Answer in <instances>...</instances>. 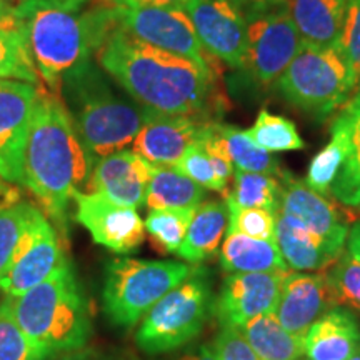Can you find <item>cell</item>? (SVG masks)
Here are the masks:
<instances>
[{
    "label": "cell",
    "mask_w": 360,
    "mask_h": 360,
    "mask_svg": "<svg viewBox=\"0 0 360 360\" xmlns=\"http://www.w3.org/2000/svg\"><path fill=\"white\" fill-rule=\"evenodd\" d=\"M98 65L143 109L205 119L214 109V70L112 30L97 52Z\"/></svg>",
    "instance_id": "obj_1"
},
{
    "label": "cell",
    "mask_w": 360,
    "mask_h": 360,
    "mask_svg": "<svg viewBox=\"0 0 360 360\" xmlns=\"http://www.w3.org/2000/svg\"><path fill=\"white\" fill-rule=\"evenodd\" d=\"M13 17L39 75L56 96L117 29L110 0H20Z\"/></svg>",
    "instance_id": "obj_2"
},
{
    "label": "cell",
    "mask_w": 360,
    "mask_h": 360,
    "mask_svg": "<svg viewBox=\"0 0 360 360\" xmlns=\"http://www.w3.org/2000/svg\"><path fill=\"white\" fill-rule=\"evenodd\" d=\"M90 174L92 167L64 101L39 90L25 143L24 187L56 229H65L69 202L87 186Z\"/></svg>",
    "instance_id": "obj_3"
},
{
    "label": "cell",
    "mask_w": 360,
    "mask_h": 360,
    "mask_svg": "<svg viewBox=\"0 0 360 360\" xmlns=\"http://www.w3.org/2000/svg\"><path fill=\"white\" fill-rule=\"evenodd\" d=\"M60 94L92 169L103 157L134 143L150 112L117 96L92 62L67 75Z\"/></svg>",
    "instance_id": "obj_4"
},
{
    "label": "cell",
    "mask_w": 360,
    "mask_h": 360,
    "mask_svg": "<svg viewBox=\"0 0 360 360\" xmlns=\"http://www.w3.org/2000/svg\"><path fill=\"white\" fill-rule=\"evenodd\" d=\"M4 304L49 357L87 347L92 319L69 260L25 294L6 297Z\"/></svg>",
    "instance_id": "obj_5"
},
{
    "label": "cell",
    "mask_w": 360,
    "mask_h": 360,
    "mask_svg": "<svg viewBox=\"0 0 360 360\" xmlns=\"http://www.w3.org/2000/svg\"><path fill=\"white\" fill-rule=\"evenodd\" d=\"M193 269L191 264L175 260H110L103 281V312L114 326L132 327L162 297L191 277Z\"/></svg>",
    "instance_id": "obj_6"
},
{
    "label": "cell",
    "mask_w": 360,
    "mask_h": 360,
    "mask_svg": "<svg viewBox=\"0 0 360 360\" xmlns=\"http://www.w3.org/2000/svg\"><path fill=\"white\" fill-rule=\"evenodd\" d=\"M214 312L209 272L195 267L143 315L135 342L146 354H165L191 344Z\"/></svg>",
    "instance_id": "obj_7"
},
{
    "label": "cell",
    "mask_w": 360,
    "mask_h": 360,
    "mask_svg": "<svg viewBox=\"0 0 360 360\" xmlns=\"http://www.w3.org/2000/svg\"><path fill=\"white\" fill-rule=\"evenodd\" d=\"M278 94L319 119L347 103L355 87L350 70L337 45L317 47L304 44L289 67L276 80Z\"/></svg>",
    "instance_id": "obj_8"
},
{
    "label": "cell",
    "mask_w": 360,
    "mask_h": 360,
    "mask_svg": "<svg viewBox=\"0 0 360 360\" xmlns=\"http://www.w3.org/2000/svg\"><path fill=\"white\" fill-rule=\"evenodd\" d=\"M245 19V69L250 72L255 82L262 85L276 84L304 45L287 4L254 12Z\"/></svg>",
    "instance_id": "obj_9"
},
{
    "label": "cell",
    "mask_w": 360,
    "mask_h": 360,
    "mask_svg": "<svg viewBox=\"0 0 360 360\" xmlns=\"http://www.w3.org/2000/svg\"><path fill=\"white\" fill-rule=\"evenodd\" d=\"M117 27L143 44L209 65L191 17L179 6L117 7Z\"/></svg>",
    "instance_id": "obj_10"
},
{
    "label": "cell",
    "mask_w": 360,
    "mask_h": 360,
    "mask_svg": "<svg viewBox=\"0 0 360 360\" xmlns=\"http://www.w3.org/2000/svg\"><path fill=\"white\" fill-rule=\"evenodd\" d=\"M67 262L57 229L37 209L22 237L7 274L0 278V292L6 297L25 294Z\"/></svg>",
    "instance_id": "obj_11"
},
{
    "label": "cell",
    "mask_w": 360,
    "mask_h": 360,
    "mask_svg": "<svg viewBox=\"0 0 360 360\" xmlns=\"http://www.w3.org/2000/svg\"><path fill=\"white\" fill-rule=\"evenodd\" d=\"M182 7L210 57L232 69H245L247 19L232 0H188Z\"/></svg>",
    "instance_id": "obj_12"
},
{
    "label": "cell",
    "mask_w": 360,
    "mask_h": 360,
    "mask_svg": "<svg viewBox=\"0 0 360 360\" xmlns=\"http://www.w3.org/2000/svg\"><path fill=\"white\" fill-rule=\"evenodd\" d=\"M75 220L98 245L115 254H129L146 237V224L137 209L124 207L98 192H77L74 195Z\"/></svg>",
    "instance_id": "obj_13"
},
{
    "label": "cell",
    "mask_w": 360,
    "mask_h": 360,
    "mask_svg": "<svg viewBox=\"0 0 360 360\" xmlns=\"http://www.w3.org/2000/svg\"><path fill=\"white\" fill-rule=\"evenodd\" d=\"M37 85L0 79V177L24 186V154Z\"/></svg>",
    "instance_id": "obj_14"
},
{
    "label": "cell",
    "mask_w": 360,
    "mask_h": 360,
    "mask_svg": "<svg viewBox=\"0 0 360 360\" xmlns=\"http://www.w3.org/2000/svg\"><path fill=\"white\" fill-rule=\"evenodd\" d=\"M287 272L231 274L214 299V315L220 327L242 328L259 315L276 312Z\"/></svg>",
    "instance_id": "obj_15"
},
{
    "label": "cell",
    "mask_w": 360,
    "mask_h": 360,
    "mask_svg": "<svg viewBox=\"0 0 360 360\" xmlns=\"http://www.w3.org/2000/svg\"><path fill=\"white\" fill-rule=\"evenodd\" d=\"M334 305L327 274L289 272L282 282L274 315L287 332L305 337L309 328Z\"/></svg>",
    "instance_id": "obj_16"
},
{
    "label": "cell",
    "mask_w": 360,
    "mask_h": 360,
    "mask_svg": "<svg viewBox=\"0 0 360 360\" xmlns=\"http://www.w3.org/2000/svg\"><path fill=\"white\" fill-rule=\"evenodd\" d=\"M278 212L300 220L332 252L337 255L344 254L349 227L340 219V214L326 197L314 192L307 184L294 179L289 172L282 177Z\"/></svg>",
    "instance_id": "obj_17"
},
{
    "label": "cell",
    "mask_w": 360,
    "mask_h": 360,
    "mask_svg": "<svg viewBox=\"0 0 360 360\" xmlns=\"http://www.w3.org/2000/svg\"><path fill=\"white\" fill-rule=\"evenodd\" d=\"M205 122L209 120L150 110L135 137L134 150L159 167H175L182 155L199 141Z\"/></svg>",
    "instance_id": "obj_18"
},
{
    "label": "cell",
    "mask_w": 360,
    "mask_h": 360,
    "mask_svg": "<svg viewBox=\"0 0 360 360\" xmlns=\"http://www.w3.org/2000/svg\"><path fill=\"white\" fill-rule=\"evenodd\" d=\"M155 165L135 150H120L103 157L90 174V192H98L114 204L139 209L146 204L148 182Z\"/></svg>",
    "instance_id": "obj_19"
},
{
    "label": "cell",
    "mask_w": 360,
    "mask_h": 360,
    "mask_svg": "<svg viewBox=\"0 0 360 360\" xmlns=\"http://www.w3.org/2000/svg\"><path fill=\"white\" fill-rule=\"evenodd\" d=\"M360 352V327L349 310L334 307L304 337L307 360H349Z\"/></svg>",
    "instance_id": "obj_20"
},
{
    "label": "cell",
    "mask_w": 360,
    "mask_h": 360,
    "mask_svg": "<svg viewBox=\"0 0 360 360\" xmlns=\"http://www.w3.org/2000/svg\"><path fill=\"white\" fill-rule=\"evenodd\" d=\"M354 92L332 124V130L344 137L347 152L330 193L349 207L360 205V82Z\"/></svg>",
    "instance_id": "obj_21"
},
{
    "label": "cell",
    "mask_w": 360,
    "mask_h": 360,
    "mask_svg": "<svg viewBox=\"0 0 360 360\" xmlns=\"http://www.w3.org/2000/svg\"><path fill=\"white\" fill-rule=\"evenodd\" d=\"M276 242L287 267L294 270H322L340 259L300 220L282 212L276 217Z\"/></svg>",
    "instance_id": "obj_22"
},
{
    "label": "cell",
    "mask_w": 360,
    "mask_h": 360,
    "mask_svg": "<svg viewBox=\"0 0 360 360\" xmlns=\"http://www.w3.org/2000/svg\"><path fill=\"white\" fill-rule=\"evenodd\" d=\"M347 0H287V8L304 44L337 45Z\"/></svg>",
    "instance_id": "obj_23"
},
{
    "label": "cell",
    "mask_w": 360,
    "mask_h": 360,
    "mask_svg": "<svg viewBox=\"0 0 360 360\" xmlns=\"http://www.w3.org/2000/svg\"><path fill=\"white\" fill-rule=\"evenodd\" d=\"M225 231H229L227 202H202L193 212L186 240L175 254L191 265L205 262L215 255Z\"/></svg>",
    "instance_id": "obj_24"
},
{
    "label": "cell",
    "mask_w": 360,
    "mask_h": 360,
    "mask_svg": "<svg viewBox=\"0 0 360 360\" xmlns=\"http://www.w3.org/2000/svg\"><path fill=\"white\" fill-rule=\"evenodd\" d=\"M220 267L227 274L287 272L277 242L229 232L220 249Z\"/></svg>",
    "instance_id": "obj_25"
},
{
    "label": "cell",
    "mask_w": 360,
    "mask_h": 360,
    "mask_svg": "<svg viewBox=\"0 0 360 360\" xmlns=\"http://www.w3.org/2000/svg\"><path fill=\"white\" fill-rule=\"evenodd\" d=\"M240 332L262 360H300L304 357V337L287 332L274 314L252 319Z\"/></svg>",
    "instance_id": "obj_26"
},
{
    "label": "cell",
    "mask_w": 360,
    "mask_h": 360,
    "mask_svg": "<svg viewBox=\"0 0 360 360\" xmlns=\"http://www.w3.org/2000/svg\"><path fill=\"white\" fill-rule=\"evenodd\" d=\"M205 195L204 187L175 167L155 165L154 175L147 187L146 205L148 210L197 209L205 200Z\"/></svg>",
    "instance_id": "obj_27"
},
{
    "label": "cell",
    "mask_w": 360,
    "mask_h": 360,
    "mask_svg": "<svg viewBox=\"0 0 360 360\" xmlns=\"http://www.w3.org/2000/svg\"><path fill=\"white\" fill-rule=\"evenodd\" d=\"M214 129L225 154L229 155L236 169L245 170V172L276 175V177H283L287 174L285 170H282L276 157H272L270 152L260 148L252 141L247 130L220 122H214Z\"/></svg>",
    "instance_id": "obj_28"
},
{
    "label": "cell",
    "mask_w": 360,
    "mask_h": 360,
    "mask_svg": "<svg viewBox=\"0 0 360 360\" xmlns=\"http://www.w3.org/2000/svg\"><path fill=\"white\" fill-rule=\"evenodd\" d=\"M225 200L242 209H264L277 214L281 209V184L272 175L233 170V188Z\"/></svg>",
    "instance_id": "obj_29"
},
{
    "label": "cell",
    "mask_w": 360,
    "mask_h": 360,
    "mask_svg": "<svg viewBox=\"0 0 360 360\" xmlns=\"http://www.w3.org/2000/svg\"><path fill=\"white\" fill-rule=\"evenodd\" d=\"M0 79L39 85L37 67L30 57L15 17L13 20L0 22Z\"/></svg>",
    "instance_id": "obj_30"
},
{
    "label": "cell",
    "mask_w": 360,
    "mask_h": 360,
    "mask_svg": "<svg viewBox=\"0 0 360 360\" xmlns=\"http://www.w3.org/2000/svg\"><path fill=\"white\" fill-rule=\"evenodd\" d=\"M250 139L260 148L272 152L302 150L305 142L299 135L295 124L282 115L270 114L269 110H260L255 124L247 130Z\"/></svg>",
    "instance_id": "obj_31"
},
{
    "label": "cell",
    "mask_w": 360,
    "mask_h": 360,
    "mask_svg": "<svg viewBox=\"0 0 360 360\" xmlns=\"http://www.w3.org/2000/svg\"><path fill=\"white\" fill-rule=\"evenodd\" d=\"M195 209L150 210L146 219V232L165 254L177 252L186 240Z\"/></svg>",
    "instance_id": "obj_32"
},
{
    "label": "cell",
    "mask_w": 360,
    "mask_h": 360,
    "mask_svg": "<svg viewBox=\"0 0 360 360\" xmlns=\"http://www.w3.org/2000/svg\"><path fill=\"white\" fill-rule=\"evenodd\" d=\"M35 210L37 207L22 200L0 209V278L6 276L11 267L13 255L19 249Z\"/></svg>",
    "instance_id": "obj_33"
},
{
    "label": "cell",
    "mask_w": 360,
    "mask_h": 360,
    "mask_svg": "<svg viewBox=\"0 0 360 360\" xmlns=\"http://www.w3.org/2000/svg\"><path fill=\"white\" fill-rule=\"evenodd\" d=\"M345 152H347V148H345L344 137L335 130H332L330 142L310 162L305 184L314 192L321 193L323 197L328 195L332 184H334L337 174H339L345 160Z\"/></svg>",
    "instance_id": "obj_34"
},
{
    "label": "cell",
    "mask_w": 360,
    "mask_h": 360,
    "mask_svg": "<svg viewBox=\"0 0 360 360\" xmlns=\"http://www.w3.org/2000/svg\"><path fill=\"white\" fill-rule=\"evenodd\" d=\"M49 354L25 334L6 304H0V360H45Z\"/></svg>",
    "instance_id": "obj_35"
},
{
    "label": "cell",
    "mask_w": 360,
    "mask_h": 360,
    "mask_svg": "<svg viewBox=\"0 0 360 360\" xmlns=\"http://www.w3.org/2000/svg\"><path fill=\"white\" fill-rule=\"evenodd\" d=\"M327 281L337 305H347L360 312V262L349 252L340 255L327 274Z\"/></svg>",
    "instance_id": "obj_36"
},
{
    "label": "cell",
    "mask_w": 360,
    "mask_h": 360,
    "mask_svg": "<svg viewBox=\"0 0 360 360\" xmlns=\"http://www.w3.org/2000/svg\"><path fill=\"white\" fill-rule=\"evenodd\" d=\"M227 202V200H225ZM229 232L245 233L249 237L276 242L277 214L264 209H242L229 204Z\"/></svg>",
    "instance_id": "obj_37"
},
{
    "label": "cell",
    "mask_w": 360,
    "mask_h": 360,
    "mask_svg": "<svg viewBox=\"0 0 360 360\" xmlns=\"http://www.w3.org/2000/svg\"><path fill=\"white\" fill-rule=\"evenodd\" d=\"M337 47L347 62L354 87H357L360 82V0H347Z\"/></svg>",
    "instance_id": "obj_38"
},
{
    "label": "cell",
    "mask_w": 360,
    "mask_h": 360,
    "mask_svg": "<svg viewBox=\"0 0 360 360\" xmlns=\"http://www.w3.org/2000/svg\"><path fill=\"white\" fill-rule=\"evenodd\" d=\"M175 169L184 175H187L188 179H192L193 182L199 184V186L204 188H210V191L215 192L227 191V184H224L222 180L217 177L212 160H210L209 154H207L205 148L200 146L199 141L193 143L186 154L182 155V159H180L177 162V165H175Z\"/></svg>",
    "instance_id": "obj_39"
},
{
    "label": "cell",
    "mask_w": 360,
    "mask_h": 360,
    "mask_svg": "<svg viewBox=\"0 0 360 360\" xmlns=\"http://www.w3.org/2000/svg\"><path fill=\"white\" fill-rule=\"evenodd\" d=\"M214 349L219 360H262L250 347L240 328L236 327H220Z\"/></svg>",
    "instance_id": "obj_40"
},
{
    "label": "cell",
    "mask_w": 360,
    "mask_h": 360,
    "mask_svg": "<svg viewBox=\"0 0 360 360\" xmlns=\"http://www.w3.org/2000/svg\"><path fill=\"white\" fill-rule=\"evenodd\" d=\"M232 2L236 4L247 17L254 12L267 11V8L283 6V4H287V0H232Z\"/></svg>",
    "instance_id": "obj_41"
},
{
    "label": "cell",
    "mask_w": 360,
    "mask_h": 360,
    "mask_svg": "<svg viewBox=\"0 0 360 360\" xmlns=\"http://www.w3.org/2000/svg\"><path fill=\"white\" fill-rule=\"evenodd\" d=\"M115 7H142V6H179L182 7L188 0H110Z\"/></svg>",
    "instance_id": "obj_42"
},
{
    "label": "cell",
    "mask_w": 360,
    "mask_h": 360,
    "mask_svg": "<svg viewBox=\"0 0 360 360\" xmlns=\"http://www.w3.org/2000/svg\"><path fill=\"white\" fill-rule=\"evenodd\" d=\"M8 184L11 182L0 177V209L20 202V192L15 187L8 186Z\"/></svg>",
    "instance_id": "obj_43"
},
{
    "label": "cell",
    "mask_w": 360,
    "mask_h": 360,
    "mask_svg": "<svg viewBox=\"0 0 360 360\" xmlns=\"http://www.w3.org/2000/svg\"><path fill=\"white\" fill-rule=\"evenodd\" d=\"M52 360H102V357L96 352V350L82 347L79 350H72V352L53 355Z\"/></svg>",
    "instance_id": "obj_44"
},
{
    "label": "cell",
    "mask_w": 360,
    "mask_h": 360,
    "mask_svg": "<svg viewBox=\"0 0 360 360\" xmlns=\"http://www.w3.org/2000/svg\"><path fill=\"white\" fill-rule=\"evenodd\" d=\"M347 252L357 262H360V222L354 224V227L349 231Z\"/></svg>",
    "instance_id": "obj_45"
},
{
    "label": "cell",
    "mask_w": 360,
    "mask_h": 360,
    "mask_svg": "<svg viewBox=\"0 0 360 360\" xmlns=\"http://www.w3.org/2000/svg\"><path fill=\"white\" fill-rule=\"evenodd\" d=\"M180 360H219L217 359V352H215L214 345H200L199 349L193 350V352L184 355Z\"/></svg>",
    "instance_id": "obj_46"
},
{
    "label": "cell",
    "mask_w": 360,
    "mask_h": 360,
    "mask_svg": "<svg viewBox=\"0 0 360 360\" xmlns=\"http://www.w3.org/2000/svg\"><path fill=\"white\" fill-rule=\"evenodd\" d=\"M8 20H13V11L11 12L0 11V22H8Z\"/></svg>",
    "instance_id": "obj_47"
},
{
    "label": "cell",
    "mask_w": 360,
    "mask_h": 360,
    "mask_svg": "<svg viewBox=\"0 0 360 360\" xmlns=\"http://www.w3.org/2000/svg\"><path fill=\"white\" fill-rule=\"evenodd\" d=\"M13 7L15 6H11V4H8V0H0V11L11 12V11H13Z\"/></svg>",
    "instance_id": "obj_48"
},
{
    "label": "cell",
    "mask_w": 360,
    "mask_h": 360,
    "mask_svg": "<svg viewBox=\"0 0 360 360\" xmlns=\"http://www.w3.org/2000/svg\"><path fill=\"white\" fill-rule=\"evenodd\" d=\"M349 360H360V352L359 354H355L352 359H349Z\"/></svg>",
    "instance_id": "obj_49"
}]
</instances>
